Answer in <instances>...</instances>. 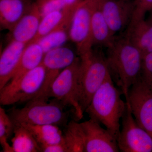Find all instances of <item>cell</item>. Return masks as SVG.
Listing matches in <instances>:
<instances>
[{"mask_svg":"<svg viewBox=\"0 0 152 152\" xmlns=\"http://www.w3.org/2000/svg\"><path fill=\"white\" fill-rule=\"evenodd\" d=\"M106 62L110 76L127 103L129 93L141 77L143 55L124 36H115L107 48Z\"/></svg>","mask_w":152,"mask_h":152,"instance_id":"cell-1","label":"cell"},{"mask_svg":"<svg viewBox=\"0 0 152 152\" xmlns=\"http://www.w3.org/2000/svg\"><path fill=\"white\" fill-rule=\"evenodd\" d=\"M122 94L110 75L95 93L85 111L91 118L104 126L117 139L121 130L120 120L127 106Z\"/></svg>","mask_w":152,"mask_h":152,"instance_id":"cell-2","label":"cell"},{"mask_svg":"<svg viewBox=\"0 0 152 152\" xmlns=\"http://www.w3.org/2000/svg\"><path fill=\"white\" fill-rule=\"evenodd\" d=\"M21 108L10 109L8 114L16 125H67L69 113L66 106L55 99L48 101L32 100Z\"/></svg>","mask_w":152,"mask_h":152,"instance_id":"cell-3","label":"cell"},{"mask_svg":"<svg viewBox=\"0 0 152 152\" xmlns=\"http://www.w3.org/2000/svg\"><path fill=\"white\" fill-rule=\"evenodd\" d=\"M81 61L80 57L64 69L53 82L47 96L53 98L72 109L76 119L83 117L84 112L79 104V86Z\"/></svg>","mask_w":152,"mask_h":152,"instance_id":"cell-4","label":"cell"},{"mask_svg":"<svg viewBox=\"0 0 152 152\" xmlns=\"http://www.w3.org/2000/svg\"><path fill=\"white\" fill-rule=\"evenodd\" d=\"M81 61L79 101L85 113L95 93L110 75L105 56L101 52L93 50L88 58Z\"/></svg>","mask_w":152,"mask_h":152,"instance_id":"cell-5","label":"cell"},{"mask_svg":"<svg viewBox=\"0 0 152 152\" xmlns=\"http://www.w3.org/2000/svg\"><path fill=\"white\" fill-rule=\"evenodd\" d=\"M46 70L42 64L28 72L18 81L0 90L2 105L28 102L39 96L43 88Z\"/></svg>","mask_w":152,"mask_h":152,"instance_id":"cell-6","label":"cell"},{"mask_svg":"<svg viewBox=\"0 0 152 152\" xmlns=\"http://www.w3.org/2000/svg\"><path fill=\"white\" fill-rule=\"evenodd\" d=\"M100 0H83L75 9L69 28V37L75 44L81 61L92 53L91 16L93 9Z\"/></svg>","mask_w":152,"mask_h":152,"instance_id":"cell-7","label":"cell"},{"mask_svg":"<svg viewBox=\"0 0 152 152\" xmlns=\"http://www.w3.org/2000/svg\"><path fill=\"white\" fill-rule=\"evenodd\" d=\"M117 142L120 151L152 152L151 135L139 126L127 104Z\"/></svg>","mask_w":152,"mask_h":152,"instance_id":"cell-8","label":"cell"},{"mask_svg":"<svg viewBox=\"0 0 152 152\" xmlns=\"http://www.w3.org/2000/svg\"><path fill=\"white\" fill-rule=\"evenodd\" d=\"M126 104L137 123L152 137V89L141 78L130 88Z\"/></svg>","mask_w":152,"mask_h":152,"instance_id":"cell-9","label":"cell"},{"mask_svg":"<svg viewBox=\"0 0 152 152\" xmlns=\"http://www.w3.org/2000/svg\"><path fill=\"white\" fill-rule=\"evenodd\" d=\"M78 57L72 49L64 46L53 49L45 54L42 64L46 70V75L41 96H46L56 78Z\"/></svg>","mask_w":152,"mask_h":152,"instance_id":"cell-10","label":"cell"},{"mask_svg":"<svg viewBox=\"0 0 152 152\" xmlns=\"http://www.w3.org/2000/svg\"><path fill=\"white\" fill-rule=\"evenodd\" d=\"M81 124L86 139L85 152L120 151L116 138L97 121L90 118Z\"/></svg>","mask_w":152,"mask_h":152,"instance_id":"cell-11","label":"cell"},{"mask_svg":"<svg viewBox=\"0 0 152 152\" xmlns=\"http://www.w3.org/2000/svg\"><path fill=\"white\" fill-rule=\"evenodd\" d=\"M102 11L114 36L126 30L132 19L134 0H103Z\"/></svg>","mask_w":152,"mask_h":152,"instance_id":"cell-12","label":"cell"},{"mask_svg":"<svg viewBox=\"0 0 152 152\" xmlns=\"http://www.w3.org/2000/svg\"><path fill=\"white\" fill-rule=\"evenodd\" d=\"M27 45L11 40L2 52L0 57V90L12 78Z\"/></svg>","mask_w":152,"mask_h":152,"instance_id":"cell-13","label":"cell"},{"mask_svg":"<svg viewBox=\"0 0 152 152\" xmlns=\"http://www.w3.org/2000/svg\"><path fill=\"white\" fill-rule=\"evenodd\" d=\"M40 14L36 3L11 30V40L28 44L34 39L40 23Z\"/></svg>","mask_w":152,"mask_h":152,"instance_id":"cell-14","label":"cell"},{"mask_svg":"<svg viewBox=\"0 0 152 152\" xmlns=\"http://www.w3.org/2000/svg\"><path fill=\"white\" fill-rule=\"evenodd\" d=\"M124 36L144 55L152 52V21L145 19L131 22Z\"/></svg>","mask_w":152,"mask_h":152,"instance_id":"cell-15","label":"cell"},{"mask_svg":"<svg viewBox=\"0 0 152 152\" xmlns=\"http://www.w3.org/2000/svg\"><path fill=\"white\" fill-rule=\"evenodd\" d=\"M28 0H0L1 28L11 31L31 7Z\"/></svg>","mask_w":152,"mask_h":152,"instance_id":"cell-16","label":"cell"},{"mask_svg":"<svg viewBox=\"0 0 152 152\" xmlns=\"http://www.w3.org/2000/svg\"><path fill=\"white\" fill-rule=\"evenodd\" d=\"M103 0H100L93 9L91 16V31L94 45L108 48L115 36L112 34L102 10Z\"/></svg>","mask_w":152,"mask_h":152,"instance_id":"cell-17","label":"cell"},{"mask_svg":"<svg viewBox=\"0 0 152 152\" xmlns=\"http://www.w3.org/2000/svg\"><path fill=\"white\" fill-rule=\"evenodd\" d=\"M44 55L43 51L37 42H32L28 44L22 55L18 69L7 84L18 81L25 74L40 65Z\"/></svg>","mask_w":152,"mask_h":152,"instance_id":"cell-18","label":"cell"},{"mask_svg":"<svg viewBox=\"0 0 152 152\" xmlns=\"http://www.w3.org/2000/svg\"><path fill=\"white\" fill-rule=\"evenodd\" d=\"M74 10L65 9L55 11L43 17L41 19L37 34L32 42H36L42 37L59 28H69Z\"/></svg>","mask_w":152,"mask_h":152,"instance_id":"cell-19","label":"cell"},{"mask_svg":"<svg viewBox=\"0 0 152 152\" xmlns=\"http://www.w3.org/2000/svg\"><path fill=\"white\" fill-rule=\"evenodd\" d=\"M20 125L31 133L40 148L43 146L64 142L63 133L57 125Z\"/></svg>","mask_w":152,"mask_h":152,"instance_id":"cell-20","label":"cell"},{"mask_svg":"<svg viewBox=\"0 0 152 152\" xmlns=\"http://www.w3.org/2000/svg\"><path fill=\"white\" fill-rule=\"evenodd\" d=\"M63 136L68 152H85L86 139L81 123L70 121L66 125Z\"/></svg>","mask_w":152,"mask_h":152,"instance_id":"cell-21","label":"cell"},{"mask_svg":"<svg viewBox=\"0 0 152 152\" xmlns=\"http://www.w3.org/2000/svg\"><path fill=\"white\" fill-rule=\"evenodd\" d=\"M12 140L14 152H41L39 144L27 129L21 125H15Z\"/></svg>","mask_w":152,"mask_h":152,"instance_id":"cell-22","label":"cell"},{"mask_svg":"<svg viewBox=\"0 0 152 152\" xmlns=\"http://www.w3.org/2000/svg\"><path fill=\"white\" fill-rule=\"evenodd\" d=\"M69 39V28L62 27L51 32L36 42L40 45L45 54L53 49L63 46Z\"/></svg>","mask_w":152,"mask_h":152,"instance_id":"cell-23","label":"cell"},{"mask_svg":"<svg viewBox=\"0 0 152 152\" xmlns=\"http://www.w3.org/2000/svg\"><path fill=\"white\" fill-rule=\"evenodd\" d=\"M14 124L10 117L5 110L0 107V143L3 151L14 152L12 145L9 144L8 140L13 134Z\"/></svg>","mask_w":152,"mask_h":152,"instance_id":"cell-24","label":"cell"},{"mask_svg":"<svg viewBox=\"0 0 152 152\" xmlns=\"http://www.w3.org/2000/svg\"><path fill=\"white\" fill-rule=\"evenodd\" d=\"M36 3L39 9L42 18L52 12L70 9L68 8L61 0H38Z\"/></svg>","mask_w":152,"mask_h":152,"instance_id":"cell-25","label":"cell"},{"mask_svg":"<svg viewBox=\"0 0 152 152\" xmlns=\"http://www.w3.org/2000/svg\"><path fill=\"white\" fill-rule=\"evenodd\" d=\"M134 10L131 22L145 19L147 12L152 10V0H134Z\"/></svg>","mask_w":152,"mask_h":152,"instance_id":"cell-26","label":"cell"},{"mask_svg":"<svg viewBox=\"0 0 152 152\" xmlns=\"http://www.w3.org/2000/svg\"><path fill=\"white\" fill-rule=\"evenodd\" d=\"M140 77L152 89V52L143 56Z\"/></svg>","mask_w":152,"mask_h":152,"instance_id":"cell-27","label":"cell"},{"mask_svg":"<svg viewBox=\"0 0 152 152\" xmlns=\"http://www.w3.org/2000/svg\"><path fill=\"white\" fill-rule=\"evenodd\" d=\"M41 149V152H68L64 142L43 146Z\"/></svg>","mask_w":152,"mask_h":152,"instance_id":"cell-28","label":"cell"},{"mask_svg":"<svg viewBox=\"0 0 152 152\" xmlns=\"http://www.w3.org/2000/svg\"><path fill=\"white\" fill-rule=\"evenodd\" d=\"M68 8L75 10L83 0H61Z\"/></svg>","mask_w":152,"mask_h":152,"instance_id":"cell-29","label":"cell"},{"mask_svg":"<svg viewBox=\"0 0 152 152\" xmlns=\"http://www.w3.org/2000/svg\"><path fill=\"white\" fill-rule=\"evenodd\" d=\"M151 11V12H152V16H151V20H151L152 21V10Z\"/></svg>","mask_w":152,"mask_h":152,"instance_id":"cell-30","label":"cell"}]
</instances>
